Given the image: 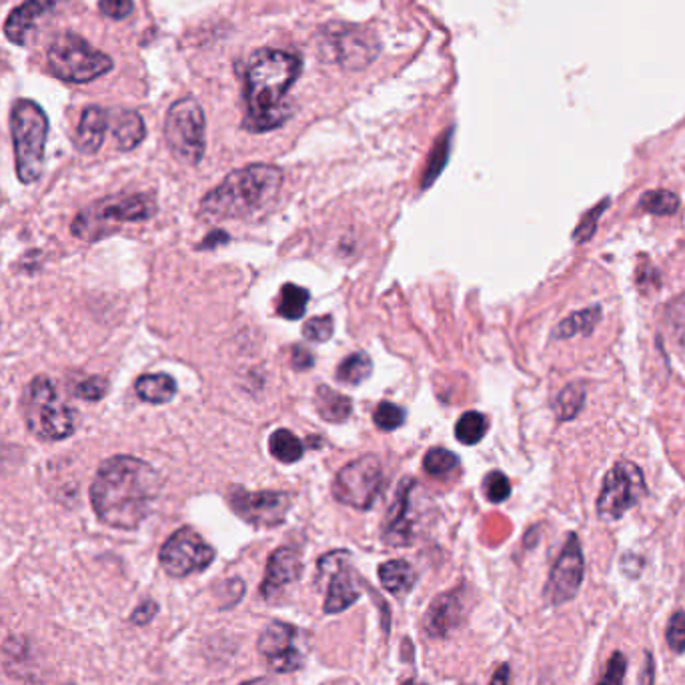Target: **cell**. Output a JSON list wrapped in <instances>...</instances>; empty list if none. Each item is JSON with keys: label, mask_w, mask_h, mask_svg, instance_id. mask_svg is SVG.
I'll list each match as a JSON object with an SVG mask.
<instances>
[{"label": "cell", "mask_w": 685, "mask_h": 685, "mask_svg": "<svg viewBox=\"0 0 685 685\" xmlns=\"http://www.w3.org/2000/svg\"><path fill=\"white\" fill-rule=\"evenodd\" d=\"M160 478L147 461L131 456L104 459L91 485L92 509L104 526L137 529L157 499Z\"/></svg>", "instance_id": "1"}, {"label": "cell", "mask_w": 685, "mask_h": 685, "mask_svg": "<svg viewBox=\"0 0 685 685\" xmlns=\"http://www.w3.org/2000/svg\"><path fill=\"white\" fill-rule=\"evenodd\" d=\"M301 60L287 50L265 48L252 55L245 72V121L251 133H267L291 116L287 92L295 85Z\"/></svg>", "instance_id": "2"}, {"label": "cell", "mask_w": 685, "mask_h": 685, "mask_svg": "<svg viewBox=\"0 0 685 685\" xmlns=\"http://www.w3.org/2000/svg\"><path fill=\"white\" fill-rule=\"evenodd\" d=\"M283 184V172L274 165H249L233 171L205 194L201 215L209 221L263 217L273 209Z\"/></svg>", "instance_id": "3"}, {"label": "cell", "mask_w": 685, "mask_h": 685, "mask_svg": "<svg viewBox=\"0 0 685 685\" xmlns=\"http://www.w3.org/2000/svg\"><path fill=\"white\" fill-rule=\"evenodd\" d=\"M155 213L157 201L153 194H113L79 211L70 231L77 239L94 243L113 235L121 225L149 221Z\"/></svg>", "instance_id": "4"}, {"label": "cell", "mask_w": 685, "mask_h": 685, "mask_svg": "<svg viewBox=\"0 0 685 685\" xmlns=\"http://www.w3.org/2000/svg\"><path fill=\"white\" fill-rule=\"evenodd\" d=\"M11 135L19 181L36 183L45 171L48 137V116L43 106L31 99L16 101L11 111Z\"/></svg>", "instance_id": "5"}, {"label": "cell", "mask_w": 685, "mask_h": 685, "mask_svg": "<svg viewBox=\"0 0 685 685\" xmlns=\"http://www.w3.org/2000/svg\"><path fill=\"white\" fill-rule=\"evenodd\" d=\"M24 422L43 441H63L77 429V415L60 401L55 383L46 375H36L26 389Z\"/></svg>", "instance_id": "6"}, {"label": "cell", "mask_w": 685, "mask_h": 685, "mask_svg": "<svg viewBox=\"0 0 685 685\" xmlns=\"http://www.w3.org/2000/svg\"><path fill=\"white\" fill-rule=\"evenodd\" d=\"M46 67L63 82L87 85L111 72L114 65L113 58L92 48L82 36L63 33L46 50Z\"/></svg>", "instance_id": "7"}, {"label": "cell", "mask_w": 685, "mask_h": 685, "mask_svg": "<svg viewBox=\"0 0 685 685\" xmlns=\"http://www.w3.org/2000/svg\"><path fill=\"white\" fill-rule=\"evenodd\" d=\"M205 113L191 97L171 104L165 121V138L175 159L199 165L205 155Z\"/></svg>", "instance_id": "8"}, {"label": "cell", "mask_w": 685, "mask_h": 685, "mask_svg": "<svg viewBox=\"0 0 685 685\" xmlns=\"http://www.w3.org/2000/svg\"><path fill=\"white\" fill-rule=\"evenodd\" d=\"M648 492L645 478L633 461L621 459L607 471L597 497V515L606 521H616L636 507Z\"/></svg>", "instance_id": "9"}, {"label": "cell", "mask_w": 685, "mask_h": 685, "mask_svg": "<svg viewBox=\"0 0 685 685\" xmlns=\"http://www.w3.org/2000/svg\"><path fill=\"white\" fill-rule=\"evenodd\" d=\"M383 487V468L375 456H366L347 463L337 473L333 495L343 505L355 509H371Z\"/></svg>", "instance_id": "10"}, {"label": "cell", "mask_w": 685, "mask_h": 685, "mask_svg": "<svg viewBox=\"0 0 685 685\" xmlns=\"http://www.w3.org/2000/svg\"><path fill=\"white\" fill-rule=\"evenodd\" d=\"M213 560L215 549L191 527L175 531L159 551L160 565L172 577H187L196 571H205Z\"/></svg>", "instance_id": "11"}, {"label": "cell", "mask_w": 685, "mask_h": 685, "mask_svg": "<svg viewBox=\"0 0 685 685\" xmlns=\"http://www.w3.org/2000/svg\"><path fill=\"white\" fill-rule=\"evenodd\" d=\"M233 512L252 527H277L285 521L291 509V495L283 492H245L233 487L228 493Z\"/></svg>", "instance_id": "12"}, {"label": "cell", "mask_w": 685, "mask_h": 685, "mask_svg": "<svg viewBox=\"0 0 685 685\" xmlns=\"http://www.w3.org/2000/svg\"><path fill=\"white\" fill-rule=\"evenodd\" d=\"M583 573H585V560H583L582 543H580V537L570 534L568 543L563 546V551L549 573L548 585L543 589L548 604L558 607L571 602L582 587Z\"/></svg>", "instance_id": "13"}, {"label": "cell", "mask_w": 685, "mask_h": 685, "mask_svg": "<svg viewBox=\"0 0 685 685\" xmlns=\"http://www.w3.org/2000/svg\"><path fill=\"white\" fill-rule=\"evenodd\" d=\"M297 629L285 621H273L261 633L257 650L277 674L299 672L305 665V655L297 648Z\"/></svg>", "instance_id": "14"}, {"label": "cell", "mask_w": 685, "mask_h": 685, "mask_svg": "<svg viewBox=\"0 0 685 685\" xmlns=\"http://www.w3.org/2000/svg\"><path fill=\"white\" fill-rule=\"evenodd\" d=\"M325 50L329 58H335L341 67L349 70L363 69L375 55V43L361 31L341 26L339 31H325Z\"/></svg>", "instance_id": "15"}, {"label": "cell", "mask_w": 685, "mask_h": 685, "mask_svg": "<svg viewBox=\"0 0 685 685\" xmlns=\"http://www.w3.org/2000/svg\"><path fill=\"white\" fill-rule=\"evenodd\" d=\"M349 555L345 551H335L325 555L319 561V570H329L332 573V582L325 597V614H341L347 607L353 606L359 599V592L355 587L353 573L349 570V565L345 563Z\"/></svg>", "instance_id": "16"}, {"label": "cell", "mask_w": 685, "mask_h": 685, "mask_svg": "<svg viewBox=\"0 0 685 685\" xmlns=\"http://www.w3.org/2000/svg\"><path fill=\"white\" fill-rule=\"evenodd\" d=\"M417 487V481H401L400 492L395 497L393 507L389 509L388 521L383 529V539L389 546L403 548V546H412L413 537H415V519H413V493Z\"/></svg>", "instance_id": "17"}, {"label": "cell", "mask_w": 685, "mask_h": 685, "mask_svg": "<svg viewBox=\"0 0 685 685\" xmlns=\"http://www.w3.org/2000/svg\"><path fill=\"white\" fill-rule=\"evenodd\" d=\"M65 0H24L16 9H12L7 23H4V35L14 45L26 46L33 38L36 24L41 23L45 16L63 4Z\"/></svg>", "instance_id": "18"}, {"label": "cell", "mask_w": 685, "mask_h": 685, "mask_svg": "<svg viewBox=\"0 0 685 685\" xmlns=\"http://www.w3.org/2000/svg\"><path fill=\"white\" fill-rule=\"evenodd\" d=\"M303 573V561L293 548L274 549L267 563V575L261 583V595L267 602H274L281 589L287 585L299 582Z\"/></svg>", "instance_id": "19"}, {"label": "cell", "mask_w": 685, "mask_h": 685, "mask_svg": "<svg viewBox=\"0 0 685 685\" xmlns=\"http://www.w3.org/2000/svg\"><path fill=\"white\" fill-rule=\"evenodd\" d=\"M463 619V602L457 592L437 595L425 616V631L431 638H447Z\"/></svg>", "instance_id": "20"}, {"label": "cell", "mask_w": 685, "mask_h": 685, "mask_svg": "<svg viewBox=\"0 0 685 685\" xmlns=\"http://www.w3.org/2000/svg\"><path fill=\"white\" fill-rule=\"evenodd\" d=\"M106 126H109V114L103 106L91 104L82 111L80 116L79 128H77V137H75V147L82 155H94L103 147L104 135H106Z\"/></svg>", "instance_id": "21"}, {"label": "cell", "mask_w": 685, "mask_h": 685, "mask_svg": "<svg viewBox=\"0 0 685 685\" xmlns=\"http://www.w3.org/2000/svg\"><path fill=\"white\" fill-rule=\"evenodd\" d=\"M379 580L381 585L393 595L409 594L413 585L417 583V573L407 561L391 560L385 561L379 568Z\"/></svg>", "instance_id": "22"}, {"label": "cell", "mask_w": 685, "mask_h": 685, "mask_svg": "<svg viewBox=\"0 0 685 685\" xmlns=\"http://www.w3.org/2000/svg\"><path fill=\"white\" fill-rule=\"evenodd\" d=\"M315 405H317L321 417L329 423L347 422L353 413V403L347 395H343L335 389L325 388V385L317 388Z\"/></svg>", "instance_id": "23"}, {"label": "cell", "mask_w": 685, "mask_h": 685, "mask_svg": "<svg viewBox=\"0 0 685 685\" xmlns=\"http://www.w3.org/2000/svg\"><path fill=\"white\" fill-rule=\"evenodd\" d=\"M138 400L147 401L153 405L169 403L177 393V381L167 373H149L137 379L135 383Z\"/></svg>", "instance_id": "24"}, {"label": "cell", "mask_w": 685, "mask_h": 685, "mask_svg": "<svg viewBox=\"0 0 685 685\" xmlns=\"http://www.w3.org/2000/svg\"><path fill=\"white\" fill-rule=\"evenodd\" d=\"M147 137V126L137 111H123L114 123V138L121 150L137 149Z\"/></svg>", "instance_id": "25"}, {"label": "cell", "mask_w": 685, "mask_h": 685, "mask_svg": "<svg viewBox=\"0 0 685 685\" xmlns=\"http://www.w3.org/2000/svg\"><path fill=\"white\" fill-rule=\"evenodd\" d=\"M602 321V307H589L571 313L570 317L561 321L553 332V339H571L577 335H589Z\"/></svg>", "instance_id": "26"}, {"label": "cell", "mask_w": 685, "mask_h": 685, "mask_svg": "<svg viewBox=\"0 0 685 685\" xmlns=\"http://www.w3.org/2000/svg\"><path fill=\"white\" fill-rule=\"evenodd\" d=\"M269 451L281 463H295L303 457L305 447L297 435L291 434L289 429H277L269 439Z\"/></svg>", "instance_id": "27"}, {"label": "cell", "mask_w": 685, "mask_h": 685, "mask_svg": "<svg viewBox=\"0 0 685 685\" xmlns=\"http://www.w3.org/2000/svg\"><path fill=\"white\" fill-rule=\"evenodd\" d=\"M308 297H311V295H308L307 289L293 285V283H287V285H283V289H281L277 313H279L283 319H301V317L305 315Z\"/></svg>", "instance_id": "28"}, {"label": "cell", "mask_w": 685, "mask_h": 685, "mask_svg": "<svg viewBox=\"0 0 685 685\" xmlns=\"http://www.w3.org/2000/svg\"><path fill=\"white\" fill-rule=\"evenodd\" d=\"M373 371V363L367 353L349 355L337 367V379L345 385H361Z\"/></svg>", "instance_id": "29"}, {"label": "cell", "mask_w": 685, "mask_h": 685, "mask_svg": "<svg viewBox=\"0 0 685 685\" xmlns=\"http://www.w3.org/2000/svg\"><path fill=\"white\" fill-rule=\"evenodd\" d=\"M487 417L480 412L463 413L456 425V437L463 446H475L487 434Z\"/></svg>", "instance_id": "30"}, {"label": "cell", "mask_w": 685, "mask_h": 685, "mask_svg": "<svg viewBox=\"0 0 685 685\" xmlns=\"http://www.w3.org/2000/svg\"><path fill=\"white\" fill-rule=\"evenodd\" d=\"M585 405V388L583 383H570L568 388L561 389L558 400H555V413L560 422H571L582 413Z\"/></svg>", "instance_id": "31"}, {"label": "cell", "mask_w": 685, "mask_h": 685, "mask_svg": "<svg viewBox=\"0 0 685 685\" xmlns=\"http://www.w3.org/2000/svg\"><path fill=\"white\" fill-rule=\"evenodd\" d=\"M640 209L650 213V215H658V217H670L674 215L675 211L680 209V199L677 194L672 191H665V189H658V191H650V193L643 194L640 199Z\"/></svg>", "instance_id": "32"}, {"label": "cell", "mask_w": 685, "mask_h": 685, "mask_svg": "<svg viewBox=\"0 0 685 685\" xmlns=\"http://www.w3.org/2000/svg\"><path fill=\"white\" fill-rule=\"evenodd\" d=\"M457 465H459V459H457L456 453H451L449 449H443V447L429 449L427 456L423 459V468L429 475H435V478H443V475L453 473Z\"/></svg>", "instance_id": "33"}, {"label": "cell", "mask_w": 685, "mask_h": 685, "mask_svg": "<svg viewBox=\"0 0 685 685\" xmlns=\"http://www.w3.org/2000/svg\"><path fill=\"white\" fill-rule=\"evenodd\" d=\"M373 423L378 425L381 431H393V429H400L401 425L405 423V412L401 409L400 405L395 403H389L383 401L375 407L373 413Z\"/></svg>", "instance_id": "34"}, {"label": "cell", "mask_w": 685, "mask_h": 685, "mask_svg": "<svg viewBox=\"0 0 685 685\" xmlns=\"http://www.w3.org/2000/svg\"><path fill=\"white\" fill-rule=\"evenodd\" d=\"M447 157H449V135H446V137L441 138V141H437V145H435L434 153H431V159H429V165H427L425 175H423V189L434 183L435 179H437V175L443 171Z\"/></svg>", "instance_id": "35"}, {"label": "cell", "mask_w": 685, "mask_h": 685, "mask_svg": "<svg viewBox=\"0 0 685 685\" xmlns=\"http://www.w3.org/2000/svg\"><path fill=\"white\" fill-rule=\"evenodd\" d=\"M483 485H485V495L492 503H503L512 495V483L502 471H492L483 481Z\"/></svg>", "instance_id": "36"}, {"label": "cell", "mask_w": 685, "mask_h": 685, "mask_svg": "<svg viewBox=\"0 0 685 685\" xmlns=\"http://www.w3.org/2000/svg\"><path fill=\"white\" fill-rule=\"evenodd\" d=\"M75 393L79 395L80 400L101 401L109 393V379L103 378V375H92V378L80 381Z\"/></svg>", "instance_id": "37"}, {"label": "cell", "mask_w": 685, "mask_h": 685, "mask_svg": "<svg viewBox=\"0 0 685 685\" xmlns=\"http://www.w3.org/2000/svg\"><path fill=\"white\" fill-rule=\"evenodd\" d=\"M665 640L670 650L675 653H684L685 651V611H675L667 629H665Z\"/></svg>", "instance_id": "38"}, {"label": "cell", "mask_w": 685, "mask_h": 685, "mask_svg": "<svg viewBox=\"0 0 685 685\" xmlns=\"http://www.w3.org/2000/svg\"><path fill=\"white\" fill-rule=\"evenodd\" d=\"M303 337L313 343L329 341L333 337V317L323 315L307 321V325L303 327Z\"/></svg>", "instance_id": "39"}, {"label": "cell", "mask_w": 685, "mask_h": 685, "mask_svg": "<svg viewBox=\"0 0 685 685\" xmlns=\"http://www.w3.org/2000/svg\"><path fill=\"white\" fill-rule=\"evenodd\" d=\"M626 672H628V660L621 651H616L607 663L606 674L602 675L597 685H624Z\"/></svg>", "instance_id": "40"}, {"label": "cell", "mask_w": 685, "mask_h": 685, "mask_svg": "<svg viewBox=\"0 0 685 685\" xmlns=\"http://www.w3.org/2000/svg\"><path fill=\"white\" fill-rule=\"evenodd\" d=\"M607 205H609V201H602L599 205L595 206L594 211H589V213L583 217L580 227L575 228L573 239L577 240V243H585V240L592 239L595 228H597V221L602 217V213L606 211Z\"/></svg>", "instance_id": "41"}, {"label": "cell", "mask_w": 685, "mask_h": 685, "mask_svg": "<svg viewBox=\"0 0 685 685\" xmlns=\"http://www.w3.org/2000/svg\"><path fill=\"white\" fill-rule=\"evenodd\" d=\"M133 9H135L133 0H99V11L113 21H123Z\"/></svg>", "instance_id": "42"}, {"label": "cell", "mask_w": 685, "mask_h": 685, "mask_svg": "<svg viewBox=\"0 0 685 685\" xmlns=\"http://www.w3.org/2000/svg\"><path fill=\"white\" fill-rule=\"evenodd\" d=\"M157 611H159V606L155 602H145L135 609V614L131 616V621L135 626H147L153 621V617L157 616Z\"/></svg>", "instance_id": "43"}, {"label": "cell", "mask_w": 685, "mask_h": 685, "mask_svg": "<svg viewBox=\"0 0 685 685\" xmlns=\"http://www.w3.org/2000/svg\"><path fill=\"white\" fill-rule=\"evenodd\" d=\"M313 363H315V361H313V355H311L308 349L301 347V345H297V347L293 349V367H295L297 371H307V369L313 367Z\"/></svg>", "instance_id": "44"}, {"label": "cell", "mask_w": 685, "mask_h": 685, "mask_svg": "<svg viewBox=\"0 0 685 685\" xmlns=\"http://www.w3.org/2000/svg\"><path fill=\"white\" fill-rule=\"evenodd\" d=\"M492 685H509V665L503 663L502 667L493 675Z\"/></svg>", "instance_id": "45"}, {"label": "cell", "mask_w": 685, "mask_h": 685, "mask_svg": "<svg viewBox=\"0 0 685 685\" xmlns=\"http://www.w3.org/2000/svg\"><path fill=\"white\" fill-rule=\"evenodd\" d=\"M243 685H269L267 680H251V682H245Z\"/></svg>", "instance_id": "46"}, {"label": "cell", "mask_w": 685, "mask_h": 685, "mask_svg": "<svg viewBox=\"0 0 685 685\" xmlns=\"http://www.w3.org/2000/svg\"><path fill=\"white\" fill-rule=\"evenodd\" d=\"M401 685H427V684H422V682H415V680H407V682H403V684Z\"/></svg>", "instance_id": "47"}, {"label": "cell", "mask_w": 685, "mask_h": 685, "mask_svg": "<svg viewBox=\"0 0 685 685\" xmlns=\"http://www.w3.org/2000/svg\"><path fill=\"white\" fill-rule=\"evenodd\" d=\"M67 685H72V684H67Z\"/></svg>", "instance_id": "48"}]
</instances>
